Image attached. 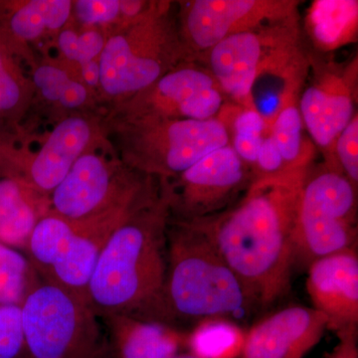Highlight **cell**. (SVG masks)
Wrapping results in <instances>:
<instances>
[{
	"mask_svg": "<svg viewBox=\"0 0 358 358\" xmlns=\"http://www.w3.org/2000/svg\"><path fill=\"white\" fill-rule=\"evenodd\" d=\"M246 334L229 319H206L187 334L186 346L197 358H237L242 357Z\"/></svg>",
	"mask_w": 358,
	"mask_h": 358,
	"instance_id": "obj_23",
	"label": "cell"
},
{
	"mask_svg": "<svg viewBox=\"0 0 358 358\" xmlns=\"http://www.w3.org/2000/svg\"><path fill=\"white\" fill-rule=\"evenodd\" d=\"M255 178H268L287 173L284 160L270 134L264 138L253 169Z\"/></svg>",
	"mask_w": 358,
	"mask_h": 358,
	"instance_id": "obj_31",
	"label": "cell"
},
{
	"mask_svg": "<svg viewBox=\"0 0 358 358\" xmlns=\"http://www.w3.org/2000/svg\"><path fill=\"white\" fill-rule=\"evenodd\" d=\"M255 178L230 143L217 148L185 173L164 179L171 219L194 221L218 215L236 203Z\"/></svg>",
	"mask_w": 358,
	"mask_h": 358,
	"instance_id": "obj_10",
	"label": "cell"
},
{
	"mask_svg": "<svg viewBox=\"0 0 358 358\" xmlns=\"http://www.w3.org/2000/svg\"><path fill=\"white\" fill-rule=\"evenodd\" d=\"M81 67L82 80L88 87L100 86V65L99 60L89 61V62L82 63Z\"/></svg>",
	"mask_w": 358,
	"mask_h": 358,
	"instance_id": "obj_32",
	"label": "cell"
},
{
	"mask_svg": "<svg viewBox=\"0 0 358 358\" xmlns=\"http://www.w3.org/2000/svg\"><path fill=\"white\" fill-rule=\"evenodd\" d=\"M38 279L28 258L0 243V305L21 307Z\"/></svg>",
	"mask_w": 358,
	"mask_h": 358,
	"instance_id": "obj_25",
	"label": "cell"
},
{
	"mask_svg": "<svg viewBox=\"0 0 358 358\" xmlns=\"http://www.w3.org/2000/svg\"><path fill=\"white\" fill-rule=\"evenodd\" d=\"M159 188L160 181L154 178L126 203L94 217L73 221L74 230L60 260L41 281L56 285L89 303L90 280L108 240L120 224Z\"/></svg>",
	"mask_w": 358,
	"mask_h": 358,
	"instance_id": "obj_15",
	"label": "cell"
},
{
	"mask_svg": "<svg viewBox=\"0 0 358 358\" xmlns=\"http://www.w3.org/2000/svg\"><path fill=\"white\" fill-rule=\"evenodd\" d=\"M173 358H197V357H193L192 355H176V357H174Z\"/></svg>",
	"mask_w": 358,
	"mask_h": 358,
	"instance_id": "obj_34",
	"label": "cell"
},
{
	"mask_svg": "<svg viewBox=\"0 0 358 358\" xmlns=\"http://www.w3.org/2000/svg\"><path fill=\"white\" fill-rule=\"evenodd\" d=\"M307 171L257 178L227 210L202 219L253 305H272L291 287L294 219Z\"/></svg>",
	"mask_w": 358,
	"mask_h": 358,
	"instance_id": "obj_1",
	"label": "cell"
},
{
	"mask_svg": "<svg viewBox=\"0 0 358 358\" xmlns=\"http://www.w3.org/2000/svg\"><path fill=\"white\" fill-rule=\"evenodd\" d=\"M102 319L109 329L110 350L117 358H173L186 346L187 334L171 324L128 315Z\"/></svg>",
	"mask_w": 358,
	"mask_h": 358,
	"instance_id": "obj_18",
	"label": "cell"
},
{
	"mask_svg": "<svg viewBox=\"0 0 358 358\" xmlns=\"http://www.w3.org/2000/svg\"><path fill=\"white\" fill-rule=\"evenodd\" d=\"M294 0H192L180 2L179 33L188 58L201 62L207 52L232 35L300 15Z\"/></svg>",
	"mask_w": 358,
	"mask_h": 358,
	"instance_id": "obj_11",
	"label": "cell"
},
{
	"mask_svg": "<svg viewBox=\"0 0 358 358\" xmlns=\"http://www.w3.org/2000/svg\"><path fill=\"white\" fill-rule=\"evenodd\" d=\"M307 291L313 308L338 336L357 334L358 324L357 250L324 257L308 267Z\"/></svg>",
	"mask_w": 358,
	"mask_h": 358,
	"instance_id": "obj_16",
	"label": "cell"
},
{
	"mask_svg": "<svg viewBox=\"0 0 358 358\" xmlns=\"http://www.w3.org/2000/svg\"><path fill=\"white\" fill-rule=\"evenodd\" d=\"M33 84L44 99L49 102L59 103L65 109H79L89 101L87 87L82 82L72 79L67 71L58 66H39L33 74Z\"/></svg>",
	"mask_w": 358,
	"mask_h": 358,
	"instance_id": "obj_26",
	"label": "cell"
},
{
	"mask_svg": "<svg viewBox=\"0 0 358 358\" xmlns=\"http://www.w3.org/2000/svg\"><path fill=\"white\" fill-rule=\"evenodd\" d=\"M355 334H346L339 336L341 339V345L338 346V352L334 358H357V350H355Z\"/></svg>",
	"mask_w": 358,
	"mask_h": 358,
	"instance_id": "obj_33",
	"label": "cell"
},
{
	"mask_svg": "<svg viewBox=\"0 0 358 358\" xmlns=\"http://www.w3.org/2000/svg\"><path fill=\"white\" fill-rule=\"evenodd\" d=\"M51 211L50 196L13 179L0 180V243L27 248L33 230Z\"/></svg>",
	"mask_w": 358,
	"mask_h": 358,
	"instance_id": "obj_19",
	"label": "cell"
},
{
	"mask_svg": "<svg viewBox=\"0 0 358 358\" xmlns=\"http://www.w3.org/2000/svg\"><path fill=\"white\" fill-rule=\"evenodd\" d=\"M229 103L204 63L187 59L152 86L121 103L127 117L164 120L217 119Z\"/></svg>",
	"mask_w": 358,
	"mask_h": 358,
	"instance_id": "obj_12",
	"label": "cell"
},
{
	"mask_svg": "<svg viewBox=\"0 0 358 358\" xmlns=\"http://www.w3.org/2000/svg\"><path fill=\"white\" fill-rule=\"evenodd\" d=\"M268 134L274 140L288 173L310 169L317 148L307 138L298 103H289L275 115Z\"/></svg>",
	"mask_w": 358,
	"mask_h": 358,
	"instance_id": "obj_22",
	"label": "cell"
},
{
	"mask_svg": "<svg viewBox=\"0 0 358 358\" xmlns=\"http://www.w3.org/2000/svg\"><path fill=\"white\" fill-rule=\"evenodd\" d=\"M357 20V0H317L308 8L306 29L315 48L333 51L355 40Z\"/></svg>",
	"mask_w": 358,
	"mask_h": 358,
	"instance_id": "obj_21",
	"label": "cell"
},
{
	"mask_svg": "<svg viewBox=\"0 0 358 358\" xmlns=\"http://www.w3.org/2000/svg\"><path fill=\"white\" fill-rule=\"evenodd\" d=\"M154 178L92 148L51 193V211L72 221L94 217L126 203Z\"/></svg>",
	"mask_w": 358,
	"mask_h": 358,
	"instance_id": "obj_9",
	"label": "cell"
},
{
	"mask_svg": "<svg viewBox=\"0 0 358 358\" xmlns=\"http://www.w3.org/2000/svg\"><path fill=\"white\" fill-rule=\"evenodd\" d=\"M164 296L171 326L179 320H230L253 305L203 220H169Z\"/></svg>",
	"mask_w": 358,
	"mask_h": 358,
	"instance_id": "obj_4",
	"label": "cell"
},
{
	"mask_svg": "<svg viewBox=\"0 0 358 358\" xmlns=\"http://www.w3.org/2000/svg\"><path fill=\"white\" fill-rule=\"evenodd\" d=\"M28 358H110L94 308L56 285L40 281L21 306Z\"/></svg>",
	"mask_w": 358,
	"mask_h": 358,
	"instance_id": "obj_8",
	"label": "cell"
},
{
	"mask_svg": "<svg viewBox=\"0 0 358 358\" xmlns=\"http://www.w3.org/2000/svg\"><path fill=\"white\" fill-rule=\"evenodd\" d=\"M357 246V187L324 157L308 169L301 185L294 228V266Z\"/></svg>",
	"mask_w": 358,
	"mask_h": 358,
	"instance_id": "obj_6",
	"label": "cell"
},
{
	"mask_svg": "<svg viewBox=\"0 0 358 358\" xmlns=\"http://www.w3.org/2000/svg\"><path fill=\"white\" fill-rule=\"evenodd\" d=\"M69 0H32L24 4L0 2V32L18 46L44 33L57 31L69 20Z\"/></svg>",
	"mask_w": 358,
	"mask_h": 358,
	"instance_id": "obj_20",
	"label": "cell"
},
{
	"mask_svg": "<svg viewBox=\"0 0 358 358\" xmlns=\"http://www.w3.org/2000/svg\"><path fill=\"white\" fill-rule=\"evenodd\" d=\"M310 68L315 77L301 90L298 107L308 138L331 157L339 134L357 114V61L343 69L313 62Z\"/></svg>",
	"mask_w": 358,
	"mask_h": 358,
	"instance_id": "obj_14",
	"label": "cell"
},
{
	"mask_svg": "<svg viewBox=\"0 0 358 358\" xmlns=\"http://www.w3.org/2000/svg\"><path fill=\"white\" fill-rule=\"evenodd\" d=\"M73 8L78 20L86 25L108 24L121 16L120 0H78Z\"/></svg>",
	"mask_w": 358,
	"mask_h": 358,
	"instance_id": "obj_30",
	"label": "cell"
},
{
	"mask_svg": "<svg viewBox=\"0 0 358 358\" xmlns=\"http://www.w3.org/2000/svg\"><path fill=\"white\" fill-rule=\"evenodd\" d=\"M333 157L348 180L358 186V115L339 134L334 143Z\"/></svg>",
	"mask_w": 358,
	"mask_h": 358,
	"instance_id": "obj_29",
	"label": "cell"
},
{
	"mask_svg": "<svg viewBox=\"0 0 358 358\" xmlns=\"http://www.w3.org/2000/svg\"><path fill=\"white\" fill-rule=\"evenodd\" d=\"M105 44V36L96 30L78 34L74 30L64 29L58 35V47L63 55L79 65L100 57Z\"/></svg>",
	"mask_w": 358,
	"mask_h": 358,
	"instance_id": "obj_27",
	"label": "cell"
},
{
	"mask_svg": "<svg viewBox=\"0 0 358 358\" xmlns=\"http://www.w3.org/2000/svg\"><path fill=\"white\" fill-rule=\"evenodd\" d=\"M0 358H28L20 306L0 305Z\"/></svg>",
	"mask_w": 358,
	"mask_h": 358,
	"instance_id": "obj_28",
	"label": "cell"
},
{
	"mask_svg": "<svg viewBox=\"0 0 358 358\" xmlns=\"http://www.w3.org/2000/svg\"><path fill=\"white\" fill-rule=\"evenodd\" d=\"M122 162L160 179L176 178L205 155L230 143L222 117L207 121L120 117Z\"/></svg>",
	"mask_w": 358,
	"mask_h": 358,
	"instance_id": "obj_7",
	"label": "cell"
},
{
	"mask_svg": "<svg viewBox=\"0 0 358 358\" xmlns=\"http://www.w3.org/2000/svg\"><path fill=\"white\" fill-rule=\"evenodd\" d=\"M312 53L301 35L300 15L227 37L202 62L229 102L257 110L267 124L307 83Z\"/></svg>",
	"mask_w": 358,
	"mask_h": 358,
	"instance_id": "obj_3",
	"label": "cell"
},
{
	"mask_svg": "<svg viewBox=\"0 0 358 358\" xmlns=\"http://www.w3.org/2000/svg\"><path fill=\"white\" fill-rule=\"evenodd\" d=\"M21 48L0 32V120L15 121L27 106L30 85L27 82L18 56Z\"/></svg>",
	"mask_w": 358,
	"mask_h": 358,
	"instance_id": "obj_24",
	"label": "cell"
},
{
	"mask_svg": "<svg viewBox=\"0 0 358 358\" xmlns=\"http://www.w3.org/2000/svg\"><path fill=\"white\" fill-rule=\"evenodd\" d=\"M169 2H155L143 17L124 23L106 39L100 57V86L121 103L152 86L187 60Z\"/></svg>",
	"mask_w": 358,
	"mask_h": 358,
	"instance_id": "obj_5",
	"label": "cell"
},
{
	"mask_svg": "<svg viewBox=\"0 0 358 358\" xmlns=\"http://www.w3.org/2000/svg\"><path fill=\"white\" fill-rule=\"evenodd\" d=\"M169 220L162 180L159 189L120 224L99 256L88 288L98 317L128 315L171 324L164 296Z\"/></svg>",
	"mask_w": 358,
	"mask_h": 358,
	"instance_id": "obj_2",
	"label": "cell"
},
{
	"mask_svg": "<svg viewBox=\"0 0 358 358\" xmlns=\"http://www.w3.org/2000/svg\"><path fill=\"white\" fill-rule=\"evenodd\" d=\"M327 329V317L315 308H284L252 327L246 334L242 357L303 358Z\"/></svg>",
	"mask_w": 358,
	"mask_h": 358,
	"instance_id": "obj_17",
	"label": "cell"
},
{
	"mask_svg": "<svg viewBox=\"0 0 358 358\" xmlns=\"http://www.w3.org/2000/svg\"><path fill=\"white\" fill-rule=\"evenodd\" d=\"M96 136L93 122L72 115L59 122L33 157H18L0 141V171L50 196L76 160L93 148Z\"/></svg>",
	"mask_w": 358,
	"mask_h": 358,
	"instance_id": "obj_13",
	"label": "cell"
}]
</instances>
